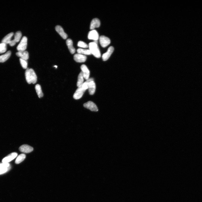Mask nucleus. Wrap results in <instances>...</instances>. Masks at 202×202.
I'll return each mask as SVG.
<instances>
[{
    "label": "nucleus",
    "mask_w": 202,
    "mask_h": 202,
    "mask_svg": "<svg viewBox=\"0 0 202 202\" xmlns=\"http://www.w3.org/2000/svg\"><path fill=\"white\" fill-rule=\"evenodd\" d=\"M25 76L26 80L28 83L34 84L37 82V76L32 68H27L25 72Z\"/></svg>",
    "instance_id": "nucleus-1"
},
{
    "label": "nucleus",
    "mask_w": 202,
    "mask_h": 202,
    "mask_svg": "<svg viewBox=\"0 0 202 202\" xmlns=\"http://www.w3.org/2000/svg\"><path fill=\"white\" fill-rule=\"evenodd\" d=\"M88 46L92 54L96 58H99L100 57V52L97 44L94 42H91L89 44Z\"/></svg>",
    "instance_id": "nucleus-2"
},
{
    "label": "nucleus",
    "mask_w": 202,
    "mask_h": 202,
    "mask_svg": "<svg viewBox=\"0 0 202 202\" xmlns=\"http://www.w3.org/2000/svg\"><path fill=\"white\" fill-rule=\"evenodd\" d=\"M27 45V38L25 36H24L17 47V50L18 51H25Z\"/></svg>",
    "instance_id": "nucleus-3"
},
{
    "label": "nucleus",
    "mask_w": 202,
    "mask_h": 202,
    "mask_svg": "<svg viewBox=\"0 0 202 202\" xmlns=\"http://www.w3.org/2000/svg\"><path fill=\"white\" fill-rule=\"evenodd\" d=\"M86 91L84 89L82 85L78 87L74 94L73 96L74 98L75 99H80L82 97Z\"/></svg>",
    "instance_id": "nucleus-4"
},
{
    "label": "nucleus",
    "mask_w": 202,
    "mask_h": 202,
    "mask_svg": "<svg viewBox=\"0 0 202 202\" xmlns=\"http://www.w3.org/2000/svg\"><path fill=\"white\" fill-rule=\"evenodd\" d=\"M83 106L84 107L92 111H98V107L96 104L91 101H89L85 103Z\"/></svg>",
    "instance_id": "nucleus-5"
},
{
    "label": "nucleus",
    "mask_w": 202,
    "mask_h": 202,
    "mask_svg": "<svg viewBox=\"0 0 202 202\" xmlns=\"http://www.w3.org/2000/svg\"><path fill=\"white\" fill-rule=\"evenodd\" d=\"M99 42L100 45L102 47H107L110 43V39L104 36H102L99 38Z\"/></svg>",
    "instance_id": "nucleus-6"
},
{
    "label": "nucleus",
    "mask_w": 202,
    "mask_h": 202,
    "mask_svg": "<svg viewBox=\"0 0 202 202\" xmlns=\"http://www.w3.org/2000/svg\"><path fill=\"white\" fill-rule=\"evenodd\" d=\"M17 156L18 153H17L13 152L11 153L2 160V163H9L10 162L15 158Z\"/></svg>",
    "instance_id": "nucleus-7"
},
{
    "label": "nucleus",
    "mask_w": 202,
    "mask_h": 202,
    "mask_svg": "<svg viewBox=\"0 0 202 202\" xmlns=\"http://www.w3.org/2000/svg\"><path fill=\"white\" fill-rule=\"evenodd\" d=\"M19 149L20 151L26 153H30L34 150L33 147L27 145H22L19 147Z\"/></svg>",
    "instance_id": "nucleus-8"
},
{
    "label": "nucleus",
    "mask_w": 202,
    "mask_h": 202,
    "mask_svg": "<svg viewBox=\"0 0 202 202\" xmlns=\"http://www.w3.org/2000/svg\"><path fill=\"white\" fill-rule=\"evenodd\" d=\"M89 39L97 40L99 38V35L98 32L96 30H93L89 31L88 35Z\"/></svg>",
    "instance_id": "nucleus-9"
},
{
    "label": "nucleus",
    "mask_w": 202,
    "mask_h": 202,
    "mask_svg": "<svg viewBox=\"0 0 202 202\" xmlns=\"http://www.w3.org/2000/svg\"><path fill=\"white\" fill-rule=\"evenodd\" d=\"M81 68L83 72L84 78L86 80L89 79L90 72L87 66L85 65H82L81 66Z\"/></svg>",
    "instance_id": "nucleus-10"
},
{
    "label": "nucleus",
    "mask_w": 202,
    "mask_h": 202,
    "mask_svg": "<svg viewBox=\"0 0 202 202\" xmlns=\"http://www.w3.org/2000/svg\"><path fill=\"white\" fill-rule=\"evenodd\" d=\"M114 50V48L110 46L108 48L107 51L103 54L102 59L104 61H106L109 58Z\"/></svg>",
    "instance_id": "nucleus-11"
},
{
    "label": "nucleus",
    "mask_w": 202,
    "mask_h": 202,
    "mask_svg": "<svg viewBox=\"0 0 202 202\" xmlns=\"http://www.w3.org/2000/svg\"><path fill=\"white\" fill-rule=\"evenodd\" d=\"M87 58L85 55L78 54H75L74 56V60L76 62L79 63L86 62Z\"/></svg>",
    "instance_id": "nucleus-12"
},
{
    "label": "nucleus",
    "mask_w": 202,
    "mask_h": 202,
    "mask_svg": "<svg viewBox=\"0 0 202 202\" xmlns=\"http://www.w3.org/2000/svg\"><path fill=\"white\" fill-rule=\"evenodd\" d=\"M55 30L63 39H65L67 38V35L61 26L59 25L56 26Z\"/></svg>",
    "instance_id": "nucleus-13"
},
{
    "label": "nucleus",
    "mask_w": 202,
    "mask_h": 202,
    "mask_svg": "<svg viewBox=\"0 0 202 202\" xmlns=\"http://www.w3.org/2000/svg\"><path fill=\"white\" fill-rule=\"evenodd\" d=\"M16 55L20 59L27 60L29 58V52L26 51H18Z\"/></svg>",
    "instance_id": "nucleus-14"
},
{
    "label": "nucleus",
    "mask_w": 202,
    "mask_h": 202,
    "mask_svg": "<svg viewBox=\"0 0 202 202\" xmlns=\"http://www.w3.org/2000/svg\"><path fill=\"white\" fill-rule=\"evenodd\" d=\"M88 89L90 95H93L94 94L96 89V85L94 81L88 83Z\"/></svg>",
    "instance_id": "nucleus-15"
},
{
    "label": "nucleus",
    "mask_w": 202,
    "mask_h": 202,
    "mask_svg": "<svg viewBox=\"0 0 202 202\" xmlns=\"http://www.w3.org/2000/svg\"><path fill=\"white\" fill-rule=\"evenodd\" d=\"M100 25V22L98 18L93 19L91 21L90 25V29L93 30L95 28L99 27Z\"/></svg>",
    "instance_id": "nucleus-16"
},
{
    "label": "nucleus",
    "mask_w": 202,
    "mask_h": 202,
    "mask_svg": "<svg viewBox=\"0 0 202 202\" xmlns=\"http://www.w3.org/2000/svg\"><path fill=\"white\" fill-rule=\"evenodd\" d=\"M67 45L70 52L72 54H74L76 51L73 45V42L70 39H68L66 41Z\"/></svg>",
    "instance_id": "nucleus-17"
},
{
    "label": "nucleus",
    "mask_w": 202,
    "mask_h": 202,
    "mask_svg": "<svg viewBox=\"0 0 202 202\" xmlns=\"http://www.w3.org/2000/svg\"><path fill=\"white\" fill-rule=\"evenodd\" d=\"M11 55L10 51H7L6 54L0 56V63L5 62L10 57Z\"/></svg>",
    "instance_id": "nucleus-18"
},
{
    "label": "nucleus",
    "mask_w": 202,
    "mask_h": 202,
    "mask_svg": "<svg viewBox=\"0 0 202 202\" xmlns=\"http://www.w3.org/2000/svg\"><path fill=\"white\" fill-rule=\"evenodd\" d=\"M13 32H11L7 35L2 40V43L6 44H9L11 41V39L14 35Z\"/></svg>",
    "instance_id": "nucleus-19"
},
{
    "label": "nucleus",
    "mask_w": 202,
    "mask_h": 202,
    "mask_svg": "<svg viewBox=\"0 0 202 202\" xmlns=\"http://www.w3.org/2000/svg\"><path fill=\"white\" fill-rule=\"evenodd\" d=\"M35 89L39 98H41L43 96V94L42 91L41 86L39 84H36Z\"/></svg>",
    "instance_id": "nucleus-20"
},
{
    "label": "nucleus",
    "mask_w": 202,
    "mask_h": 202,
    "mask_svg": "<svg viewBox=\"0 0 202 202\" xmlns=\"http://www.w3.org/2000/svg\"><path fill=\"white\" fill-rule=\"evenodd\" d=\"M84 79L83 74L82 71L80 72L78 76V82L77 84V86L78 87L82 85L84 83Z\"/></svg>",
    "instance_id": "nucleus-21"
},
{
    "label": "nucleus",
    "mask_w": 202,
    "mask_h": 202,
    "mask_svg": "<svg viewBox=\"0 0 202 202\" xmlns=\"http://www.w3.org/2000/svg\"><path fill=\"white\" fill-rule=\"evenodd\" d=\"M78 54L83 55H91L92 54L89 50L84 49L82 48H79L77 50Z\"/></svg>",
    "instance_id": "nucleus-22"
},
{
    "label": "nucleus",
    "mask_w": 202,
    "mask_h": 202,
    "mask_svg": "<svg viewBox=\"0 0 202 202\" xmlns=\"http://www.w3.org/2000/svg\"><path fill=\"white\" fill-rule=\"evenodd\" d=\"M26 157V155L23 153L19 155L16 159L15 162V163L17 164H19L21 163L25 159Z\"/></svg>",
    "instance_id": "nucleus-23"
},
{
    "label": "nucleus",
    "mask_w": 202,
    "mask_h": 202,
    "mask_svg": "<svg viewBox=\"0 0 202 202\" xmlns=\"http://www.w3.org/2000/svg\"><path fill=\"white\" fill-rule=\"evenodd\" d=\"M22 36V34L21 31H18L16 32L14 35V41L16 42H18L21 39Z\"/></svg>",
    "instance_id": "nucleus-24"
},
{
    "label": "nucleus",
    "mask_w": 202,
    "mask_h": 202,
    "mask_svg": "<svg viewBox=\"0 0 202 202\" xmlns=\"http://www.w3.org/2000/svg\"><path fill=\"white\" fill-rule=\"evenodd\" d=\"M6 50V44L3 43L0 44V54L4 53Z\"/></svg>",
    "instance_id": "nucleus-25"
},
{
    "label": "nucleus",
    "mask_w": 202,
    "mask_h": 202,
    "mask_svg": "<svg viewBox=\"0 0 202 202\" xmlns=\"http://www.w3.org/2000/svg\"><path fill=\"white\" fill-rule=\"evenodd\" d=\"M20 61L22 67L24 69H27L28 66L27 60L20 59Z\"/></svg>",
    "instance_id": "nucleus-26"
},
{
    "label": "nucleus",
    "mask_w": 202,
    "mask_h": 202,
    "mask_svg": "<svg viewBox=\"0 0 202 202\" xmlns=\"http://www.w3.org/2000/svg\"><path fill=\"white\" fill-rule=\"evenodd\" d=\"M78 47L84 48H87L89 46L86 43L82 41H79L78 44Z\"/></svg>",
    "instance_id": "nucleus-27"
},
{
    "label": "nucleus",
    "mask_w": 202,
    "mask_h": 202,
    "mask_svg": "<svg viewBox=\"0 0 202 202\" xmlns=\"http://www.w3.org/2000/svg\"><path fill=\"white\" fill-rule=\"evenodd\" d=\"M10 166L6 168H0V175L7 172L10 170Z\"/></svg>",
    "instance_id": "nucleus-28"
},
{
    "label": "nucleus",
    "mask_w": 202,
    "mask_h": 202,
    "mask_svg": "<svg viewBox=\"0 0 202 202\" xmlns=\"http://www.w3.org/2000/svg\"><path fill=\"white\" fill-rule=\"evenodd\" d=\"M10 166L9 163H0V168H6Z\"/></svg>",
    "instance_id": "nucleus-29"
},
{
    "label": "nucleus",
    "mask_w": 202,
    "mask_h": 202,
    "mask_svg": "<svg viewBox=\"0 0 202 202\" xmlns=\"http://www.w3.org/2000/svg\"><path fill=\"white\" fill-rule=\"evenodd\" d=\"M16 42L14 41V40H11L9 44L10 46H14L16 44Z\"/></svg>",
    "instance_id": "nucleus-30"
},
{
    "label": "nucleus",
    "mask_w": 202,
    "mask_h": 202,
    "mask_svg": "<svg viewBox=\"0 0 202 202\" xmlns=\"http://www.w3.org/2000/svg\"><path fill=\"white\" fill-rule=\"evenodd\" d=\"M54 67H55L56 68H57V66H55Z\"/></svg>",
    "instance_id": "nucleus-31"
}]
</instances>
